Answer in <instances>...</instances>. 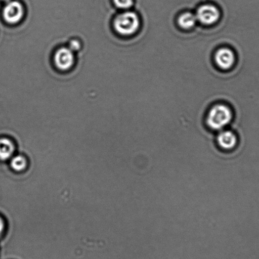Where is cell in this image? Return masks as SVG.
<instances>
[{"label":"cell","mask_w":259,"mask_h":259,"mask_svg":"<svg viewBox=\"0 0 259 259\" xmlns=\"http://www.w3.org/2000/svg\"><path fill=\"white\" fill-rule=\"evenodd\" d=\"M113 27L118 34L130 36L137 32L140 27V20L135 12L126 11L118 15L113 22Z\"/></svg>","instance_id":"1"},{"label":"cell","mask_w":259,"mask_h":259,"mask_svg":"<svg viewBox=\"0 0 259 259\" xmlns=\"http://www.w3.org/2000/svg\"><path fill=\"white\" fill-rule=\"evenodd\" d=\"M232 118L233 114L230 108L224 105H217L208 112L207 122L211 129L220 130L230 124Z\"/></svg>","instance_id":"2"},{"label":"cell","mask_w":259,"mask_h":259,"mask_svg":"<svg viewBox=\"0 0 259 259\" xmlns=\"http://www.w3.org/2000/svg\"><path fill=\"white\" fill-rule=\"evenodd\" d=\"M75 53L66 47H60L55 50L53 55V63L59 72L70 71L74 67L76 62Z\"/></svg>","instance_id":"3"},{"label":"cell","mask_w":259,"mask_h":259,"mask_svg":"<svg viewBox=\"0 0 259 259\" xmlns=\"http://www.w3.org/2000/svg\"><path fill=\"white\" fill-rule=\"evenodd\" d=\"M26 10L23 5L19 1H10L5 6L3 12V18L7 24L11 26H16L23 21L26 16Z\"/></svg>","instance_id":"4"},{"label":"cell","mask_w":259,"mask_h":259,"mask_svg":"<svg viewBox=\"0 0 259 259\" xmlns=\"http://www.w3.org/2000/svg\"><path fill=\"white\" fill-rule=\"evenodd\" d=\"M195 16L200 23L210 26L218 22L220 17V12L213 5L205 4L198 9Z\"/></svg>","instance_id":"5"},{"label":"cell","mask_w":259,"mask_h":259,"mask_svg":"<svg viewBox=\"0 0 259 259\" xmlns=\"http://www.w3.org/2000/svg\"><path fill=\"white\" fill-rule=\"evenodd\" d=\"M215 60L219 67L226 70L233 66L235 61V56L232 50L223 48L215 53Z\"/></svg>","instance_id":"6"},{"label":"cell","mask_w":259,"mask_h":259,"mask_svg":"<svg viewBox=\"0 0 259 259\" xmlns=\"http://www.w3.org/2000/svg\"><path fill=\"white\" fill-rule=\"evenodd\" d=\"M218 143L221 148L231 150L235 148L238 143V139L235 133L230 131L221 132L218 137Z\"/></svg>","instance_id":"7"},{"label":"cell","mask_w":259,"mask_h":259,"mask_svg":"<svg viewBox=\"0 0 259 259\" xmlns=\"http://www.w3.org/2000/svg\"><path fill=\"white\" fill-rule=\"evenodd\" d=\"M14 152L15 146L11 140L6 138H0V160H9Z\"/></svg>","instance_id":"8"},{"label":"cell","mask_w":259,"mask_h":259,"mask_svg":"<svg viewBox=\"0 0 259 259\" xmlns=\"http://www.w3.org/2000/svg\"><path fill=\"white\" fill-rule=\"evenodd\" d=\"M197 19L195 15H193L190 12H186L182 16H180L178 19V24L183 29H190L195 26L197 23Z\"/></svg>","instance_id":"9"},{"label":"cell","mask_w":259,"mask_h":259,"mask_svg":"<svg viewBox=\"0 0 259 259\" xmlns=\"http://www.w3.org/2000/svg\"><path fill=\"white\" fill-rule=\"evenodd\" d=\"M27 165L26 158L22 155H17L12 158L11 165L14 170L20 172L26 168Z\"/></svg>","instance_id":"10"},{"label":"cell","mask_w":259,"mask_h":259,"mask_svg":"<svg viewBox=\"0 0 259 259\" xmlns=\"http://www.w3.org/2000/svg\"><path fill=\"white\" fill-rule=\"evenodd\" d=\"M113 2L118 9L125 11L132 8L134 4V0H113Z\"/></svg>","instance_id":"11"},{"label":"cell","mask_w":259,"mask_h":259,"mask_svg":"<svg viewBox=\"0 0 259 259\" xmlns=\"http://www.w3.org/2000/svg\"><path fill=\"white\" fill-rule=\"evenodd\" d=\"M82 44L79 38H73L69 40L68 48L74 53H78L81 50Z\"/></svg>","instance_id":"12"},{"label":"cell","mask_w":259,"mask_h":259,"mask_svg":"<svg viewBox=\"0 0 259 259\" xmlns=\"http://www.w3.org/2000/svg\"><path fill=\"white\" fill-rule=\"evenodd\" d=\"M5 230V223L2 218H0V236L3 233Z\"/></svg>","instance_id":"13"},{"label":"cell","mask_w":259,"mask_h":259,"mask_svg":"<svg viewBox=\"0 0 259 259\" xmlns=\"http://www.w3.org/2000/svg\"><path fill=\"white\" fill-rule=\"evenodd\" d=\"M2 1L9 2L11 1V0H2Z\"/></svg>","instance_id":"14"}]
</instances>
